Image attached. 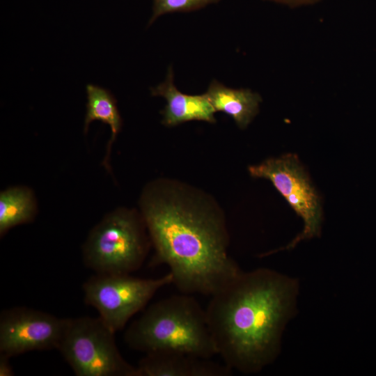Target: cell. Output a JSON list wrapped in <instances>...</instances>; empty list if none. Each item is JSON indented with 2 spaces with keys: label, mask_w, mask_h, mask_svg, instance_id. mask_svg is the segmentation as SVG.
Here are the masks:
<instances>
[{
  "label": "cell",
  "mask_w": 376,
  "mask_h": 376,
  "mask_svg": "<svg viewBox=\"0 0 376 376\" xmlns=\"http://www.w3.org/2000/svg\"><path fill=\"white\" fill-rule=\"evenodd\" d=\"M199 199L184 187L155 181L141 194L140 213L155 250L152 263L166 265L182 293L211 296L242 272L228 254L222 214Z\"/></svg>",
  "instance_id": "obj_1"
},
{
  "label": "cell",
  "mask_w": 376,
  "mask_h": 376,
  "mask_svg": "<svg viewBox=\"0 0 376 376\" xmlns=\"http://www.w3.org/2000/svg\"><path fill=\"white\" fill-rule=\"evenodd\" d=\"M292 285L267 269L241 272L211 295L205 310L217 354L231 370L259 371L275 357Z\"/></svg>",
  "instance_id": "obj_2"
},
{
  "label": "cell",
  "mask_w": 376,
  "mask_h": 376,
  "mask_svg": "<svg viewBox=\"0 0 376 376\" xmlns=\"http://www.w3.org/2000/svg\"><path fill=\"white\" fill-rule=\"evenodd\" d=\"M183 294L150 305L127 329V345L145 354L180 352L207 359L217 354L205 310Z\"/></svg>",
  "instance_id": "obj_3"
},
{
  "label": "cell",
  "mask_w": 376,
  "mask_h": 376,
  "mask_svg": "<svg viewBox=\"0 0 376 376\" xmlns=\"http://www.w3.org/2000/svg\"><path fill=\"white\" fill-rule=\"evenodd\" d=\"M141 213L119 207L91 229L82 247L86 266L96 274H130L143 263L149 242Z\"/></svg>",
  "instance_id": "obj_4"
},
{
  "label": "cell",
  "mask_w": 376,
  "mask_h": 376,
  "mask_svg": "<svg viewBox=\"0 0 376 376\" xmlns=\"http://www.w3.org/2000/svg\"><path fill=\"white\" fill-rule=\"evenodd\" d=\"M115 333L100 317L68 318L57 350L77 376H137L118 350Z\"/></svg>",
  "instance_id": "obj_5"
},
{
  "label": "cell",
  "mask_w": 376,
  "mask_h": 376,
  "mask_svg": "<svg viewBox=\"0 0 376 376\" xmlns=\"http://www.w3.org/2000/svg\"><path fill=\"white\" fill-rule=\"evenodd\" d=\"M173 284L171 273L158 279H141L130 274H96L83 285L84 301L114 332L141 310L157 290Z\"/></svg>",
  "instance_id": "obj_6"
},
{
  "label": "cell",
  "mask_w": 376,
  "mask_h": 376,
  "mask_svg": "<svg viewBox=\"0 0 376 376\" xmlns=\"http://www.w3.org/2000/svg\"><path fill=\"white\" fill-rule=\"evenodd\" d=\"M249 171L253 178L271 181L304 221L301 233L282 250L292 249L301 240L319 234L322 220L320 199L295 155L268 159L250 166Z\"/></svg>",
  "instance_id": "obj_7"
},
{
  "label": "cell",
  "mask_w": 376,
  "mask_h": 376,
  "mask_svg": "<svg viewBox=\"0 0 376 376\" xmlns=\"http://www.w3.org/2000/svg\"><path fill=\"white\" fill-rule=\"evenodd\" d=\"M68 319L26 307L0 315V353L10 357L28 352L58 349Z\"/></svg>",
  "instance_id": "obj_8"
},
{
  "label": "cell",
  "mask_w": 376,
  "mask_h": 376,
  "mask_svg": "<svg viewBox=\"0 0 376 376\" xmlns=\"http://www.w3.org/2000/svg\"><path fill=\"white\" fill-rule=\"evenodd\" d=\"M137 376H228L225 363L180 352L146 354L138 363Z\"/></svg>",
  "instance_id": "obj_9"
},
{
  "label": "cell",
  "mask_w": 376,
  "mask_h": 376,
  "mask_svg": "<svg viewBox=\"0 0 376 376\" xmlns=\"http://www.w3.org/2000/svg\"><path fill=\"white\" fill-rule=\"evenodd\" d=\"M151 94L166 100L162 111V123L166 126L173 127L191 120L216 122V111L207 94L187 95L180 92L173 83L171 68L168 70L165 81L151 88Z\"/></svg>",
  "instance_id": "obj_10"
},
{
  "label": "cell",
  "mask_w": 376,
  "mask_h": 376,
  "mask_svg": "<svg viewBox=\"0 0 376 376\" xmlns=\"http://www.w3.org/2000/svg\"><path fill=\"white\" fill-rule=\"evenodd\" d=\"M216 111L233 118L242 129L247 127L259 110L260 96L249 89L228 88L212 81L205 93Z\"/></svg>",
  "instance_id": "obj_11"
},
{
  "label": "cell",
  "mask_w": 376,
  "mask_h": 376,
  "mask_svg": "<svg viewBox=\"0 0 376 376\" xmlns=\"http://www.w3.org/2000/svg\"><path fill=\"white\" fill-rule=\"evenodd\" d=\"M86 88L87 103L84 132L87 133L90 124L95 120H100L109 126L111 135L107 143L106 155L102 162L104 167L109 172L111 146L121 130L122 118L116 100L109 91L93 84H88Z\"/></svg>",
  "instance_id": "obj_12"
},
{
  "label": "cell",
  "mask_w": 376,
  "mask_h": 376,
  "mask_svg": "<svg viewBox=\"0 0 376 376\" xmlns=\"http://www.w3.org/2000/svg\"><path fill=\"white\" fill-rule=\"evenodd\" d=\"M34 192L26 186H14L0 193V235L18 225L31 223L37 214Z\"/></svg>",
  "instance_id": "obj_13"
},
{
  "label": "cell",
  "mask_w": 376,
  "mask_h": 376,
  "mask_svg": "<svg viewBox=\"0 0 376 376\" xmlns=\"http://www.w3.org/2000/svg\"><path fill=\"white\" fill-rule=\"evenodd\" d=\"M220 0H153L152 13L148 25L159 17L174 12H188L198 10Z\"/></svg>",
  "instance_id": "obj_14"
},
{
  "label": "cell",
  "mask_w": 376,
  "mask_h": 376,
  "mask_svg": "<svg viewBox=\"0 0 376 376\" xmlns=\"http://www.w3.org/2000/svg\"><path fill=\"white\" fill-rule=\"evenodd\" d=\"M10 357L0 353V376L14 375L13 368L10 363Z\"/></svg>",
  "instance_id": "obj_15"
},
{
  "label": "cell",
  "mask_w": 376,
  "mask_h": 376,
  "mask_svg": "<svg viewBox=\"0 0 376 376\" xmlns=\"http://www.w3.org/2000/svg\"><path fill=\"white\" fill-rule=\"evenodd\" d=\"M290 6H301L310 4L318 0H270Z\"/></svg>",
  "instance_id": "obj_16"
}]
</instances>
